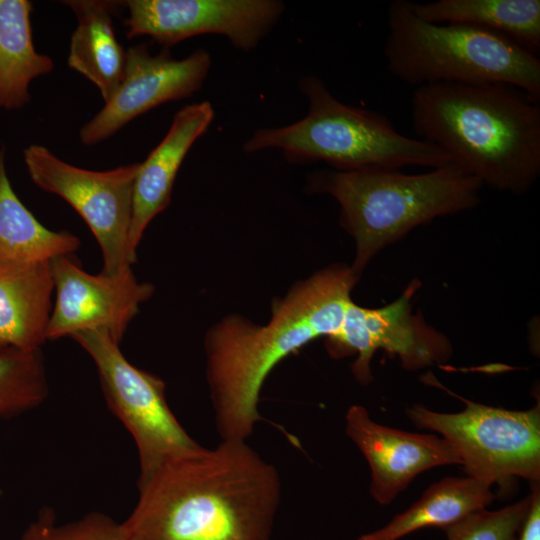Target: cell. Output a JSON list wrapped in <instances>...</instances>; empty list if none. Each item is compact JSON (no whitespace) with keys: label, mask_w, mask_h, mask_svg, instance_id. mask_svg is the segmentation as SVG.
<instances>
[{"label":"cell","mask_w":540,"mask_h":540,"mask_svg":"<svg viewBox=\"0 0 540 540\" xmlns=\"http://www.w3.org/2000/svg\"><path fill=\"white\" fill-rule=\"evenodd\" d=\"M138 489L129 540H271L281 500L279 472L246 440L168 460Z\"/></svg>","instance_id":"cell-1"},{"label":"cell","mask_w":540,"mask_h":540,"mask_svg":"<svg viewBox=\"0 0 540 540\" xmlns=\"http://www.w3.org/2000/svg\"><path fill=\"white\" fill-rule=\"evenodd\" d=\"M357 280L338 264L297 282L274 302L269 321L229 315L206 333V378L222 440H247L256 423L263 383L288 355L337 332Z\"/></svg>","instance_id":"cell-2"},{"label":"cell","mask_w":540,"mask_h":540,"mask_svg":"<svg viewBox=\"0 0 540 540\" xmlns=\"http://www.w3.org/2000/svg\"><path fill=\"white\" fill-rule=\"evenodd\" d=\"M412 125L450 163L499 191L522 194L540 175L539 100L500 82L414 89Z\"/></svg>","instance_id":"cell-3"},{"label":"cell","mask_w":540,"mask_h":540,"mask_svg":"<svg viewBox=\"0 0 540 540\" xmlns=\"http://www.w3.org/2000/svg\"><path fill=\"white\" fill-rule=\"evenodd\" d=\"M483 184L453 164L421 174L399 169H321L307 178V190L328 194L340 205V223L353 237L351 269L360 277L373 256L415 227L471 209Z\"/></svg>","instance_id":"cell-4"},{"label":"cell","mask_w":540,"mask_h":540,"mask_svg":"<svg viewBox=\"0 0 540 540\" xmlns=\"http://www.w3.org/2000/svg\"><path fill=\"white\" fill-rule=\"evenodd\" d=\"M299 87L308 100L305 117L258 129L245 141V152L276 148L292 164L324 161L340 171L450 164L438 147L399 133L385 115L340 102L319 77L305 76Z\"/></svg>","instance_id":"cell-5"},{"label":"cell","mask_w":540,"mask_h":540,"mask_svg":"<svg viewBox=\"0 0 540 540\" xmlns=\"http://www.w3.org/2000/svg\"><path fill=\"white\" fill-rule=\"evenodd\" d=\"M383 54L389 72L415 88L500 82L540 100L536 54L494 31L424 21L408 0H394L388 6Z\"/></svg>","instance_id":"cell-6"},{"label":"cell","mask_w":540,"mask_h":540,"mask_svg":"<svg viewBox=\"0 0 540 540\" xmlns=\"http://www.w3.org/2000/svg\"><path fill=\"white\" fill-rule=\"evenodd\" d=\"M460 399L466 404L461 412L440 413L414 405L407 416L418 428L440 433L467 476L500 486L515 477L539 482V404L516 411Z\"/></svg>","instance_id":"cell-7"},{"label":"cell","mask_w":540,"mask_h":540,"mask_svg":"<svg viewBox=\"0 0 540 540\" xmlns=\"http://www.w3.org/2000/svg\"><path fill=\"white\" fill-rule=\"evenodd\" d=\"M71 338L94 361L108 407L135 441L139 458L138 485L168 460L203 447L186 432L171 411L165 383L130 363L119 343L107 333L82 331Z\"/></svg>","instance_id":"cell-8"},{"label":"cell","mask_w":540,"mask_h":540,"mask_svg":"<svg viewBox=\"0 0 540 540\" xmlns=\"http://www.w3.org/2000/svg\"><path fill=\"white\" fill-rule=\"evenodd\" d=\"M23 159L32 182L64 199L86 222L103 256L102 273L116 275L136 262L128 247L133 188L140 163L107 171L73 166L48 148L31 144Z\"/></svg>","instance_id":"cell-9"},{"label":"cell","mask_w":540,"mask_h":540,"mask_svg":"<svg viewBox=\"0 0 540 540\" xmlns=\"http://www.w3.org/2000/svg\"><path fill=\"white\" fill-rule=\"evenodd\" d=\"M127 38L149 36L164 47L202 34L225 36L233 46L255 48L278 22L277 0H128Z\"/></svg>","instance_id":"cell-10"},{"label":"cell","mask_w":540,"mask_h":540,"mask_svg":"<svg viewBox=\"0 0 540 540\" xmlns=\"http://www.w3.org/2000/svg\"><path fill=\"white\" fill-rule=\"evenodd\" d=\"M55 301L46 328V339L71 337L82 331L107 333L120 344L140 305L154 292L139 282L132 267L116 275L84 271L70 255L50 261Z\"/></svg>","instance_id":"cell-11"},{"label":"cell","mask_w":540,"mask_h":540,"mask_svg":"<svg viewBox=\"0 0 540 540\" xmlns=\"http://www.w3.org/2000/svg\"><path fill=\"white\" fill-rule=\"evenodd\" d=\"M211 66L210 54L203 49L183 59L167 51L152 55L146 44L126 50L123 78L111 99L79 132L82 144H98L136 117L170 101L199 91Z\"/></svg>","instance_id":"cell-12"},{"label":"cell","mask_w":540,"mask_h":540,"mask_svg":"<svg viewBox=\"0 0 540 540\" xmlns=\"http://www.w3.org/2000/svg\"><path fill=\"white\" fill-rule=\"evenodd\" d=\"M345 421L346 434L369 464L370 493L379 504H389L424 471L460 464L444 438L381 425L371 419L363 406H351Z\"/></svg>","instance_id":"cell-13"},{"label":"cell","mask_w":540,"mask_h":540,"mask_svg":"<svg viewBox=\"0 0 540 540\" xmlns=\"http://www.w3.org/2000/svg\"><path fill=\"white\" fill-rule=\"evenodd\" d=\"M213 118V107L207 101L183 107L174 115L165 137L140 163L133 188L128 237L129 252L135 261L144 231L169 205L174 181L185 156L206 132Z\"/></svg>","instance_id":"cell-14"},{"label":"cell","mask_w":540,"mask_h":540,"mask_svg":"<svg viewBox=\"0 0 540 540\" xmlns=\"http://www.w3.org/2000/svg\"><path fill=\"white\" fill-rule=\"evenodd\" d=\"M53 292L50 261L0 258V352L41 349Z\"/></svg>","instance_id":"cell-15"},{"label":"cell","mask_w":540,"mask_h":540,"mask_svg":"<svg viewBox=\"0 0 540 540\" xmlns=\"http://www.w3.org/2000/svg\"><path fill=\"white\" fill-rule=\"evenodd\" d=\"M77 18L71 35L68 66L83 75L108 102L123 78L126 51L118 42L112 17L122 1H64Z\"/></svg>","instance_id":"cell-16"},{"label":"cell","mask_w":540,"mask_h":540,"mask_svg":"<svg viewBox=\"0 0 540 540\" xmlns=\"http://www.w3.org/2000/svg\"><path fill=\"white\" fill-rule=\"evenodd\" d=\"M28 0H0V108L18 110L31 99L30 83L54 69L33 44Z\"/></svg>","instance_id":"cell-17"},{"label":"cell","mask_w":540,"mask_h":540,"mask_svg":"<svg viewBox=\"0 0 540 540\" xmlns=\"http://www.w3.org/2000/svg\"><path fill=\"white\" fill-rule=\"evenodd\" d=\"M414 13L435 24H460L500 33L534 54L540 50L539 0H438L413 3Z\"/></svg>","instance_id":"cell-18"},{"label":"cell","mask_w":540,"mask_h":540,"mask_svg":"<svg viewBox=\"0 0 540 540\" xmlns=\"http://www.w3.org/2000/svg\"><path fill=\"white\" fill-rule=\"evenodd\" d=\"M492 485L472 477H447L427 488L418 501L384 527L358 540H398L428 527H446L486 508L494 499Z\"/></svg>","instance_id":"cell-19"},{"label":"cell","mask_w":540,"mask_h":540,"mask_svg":"<svg viewBox=\"0 0 540 540\" xmlns=\"http://www.w3.org/2000/svg\"><path fill=\"white\" fill-rule=\"evenodd\" d=\"M79 247L77 236L45 227L22 203L8 178L5 148L0 146V258L51 261Z\"/></svg>","instance_id":"cell-20"},{"label":"cell","mask_w":540,"mask_h":540,"mask_svg":"<svg viewBox=\"0 0 540 540\" xmlns=\"http://www.w3.org/2000/svg\"><path fill=\"white\" fill-rule=\"evenodd\" d=\"M47 394L41 349L0 352V418L19 416L38 407Z\"/></svg>","instance_id":"cell-21"},{"label":"cell","mask_w":540,"mask_h":540,"mask_svg":"<svg viewBox=\"0 0 540 540\" xmlns=\"http://www.w3.org/2000/svg\"><path fill=\"white\" fill-rule=\"evenodd\" d=\"M20 540H129L122 523L94 511L83 517L58 524L55 512L44 508L24 530Z\"/></svg>","instance_id":"cell-22"},{"label":"cell","mask_w":540,"mask_h":540,"mask_svg":"<svg viewBox=\"0 0 540 540\" xmlns=\"http://www.w3.org/2000/svg\"><path fill=\"white\" fill-rule=\"evenodd\" d=\"M530 505V495L496 511L477 510L445 528L448 540H515Z\"/></svg>","instance_id":"cell-23"},{"label":"cell","mask_w":540,"mask_h":540,"mask_svg":"<svg viewBox=\"0 0 540 540\" xmlns=\"http://www.w3.org/2000/svg\"><path fill=\"white\" fill-rule=\"evenodd\" d=\"M530 505L515 540H540V486L531 482Z\"/></svg>","instance_id":"cell-24"}]
</instances>
